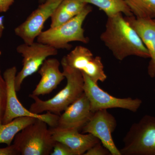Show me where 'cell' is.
Returning <instances> with one entry per match:
<instances>
[{"label": "cell", "instance_id": "cell-25", "mask_svg": "<svg viewBox=\"0 0 155 155\" xmlns=\"http://www.w3.org/2000/svg\"><path fill=\"white\" fill-rule=\"evenodd\" d=\"M4 28L5 27H4V22H3V17H0V38L2 35Z\"/></svg>", "mask_w": 155, "mask_h": 155}, {"label": "cell", "instance_id": "cell-14", "mask_svg": "<svg viewBox=\"0 0 155 155\" xmlns=\"http://www.w3.org/2000/svg\"><path fill=\"white\" fill-rule=\"evenodd\" d=\"M61 63L56 58L45 60L38 69L41 78L31 94L39 96L51 93L65 79L60 69Z\"/></svg>", "mask_w": 155, "mask_h": 155}, {"label": "cell", "instance_id": "cell-10", "mask_svg": "<svg viewBox=\"0 0 155 155\" xmlns=\"http://www.w3.org/2000/svg\"><path fill=\"white\" fill-rule=\"evenodd\" d=\"M117 126V122L107 110H101L94 113L89 121L82 129L83 134H91L97 137L110 152L111 155H121L112 137V133Z\"/></svg>", "mask_w": 155, "mask_h": 155}, {"label": "cell", "instance_id": "cell-23", "mask_svg": "<svg viewBox=\"0 0 155 155\" xmlns=\"http://www.w3.org/2000/svg\"><path fill=\"white\" fill-rule=\"evenodd\" d=\"M19 152L14 144L0 148V155H18Z\"/></svg>", "mask_w": 155, "mask_h": 155}, {"label": "cell", "instance_id": "cell-9", "mask_svg": "<svg viewBox=\"0 0 155 155\" xmlns=\"http://www.w3.org/2000/svg\"><path fill=\"white\" fill-rule=\"evenodd\" d=\"M63 0H46L33 11L26 20L14 29L17 36L31 45L42 31L45 22L51 18Z\"/></svg>", "mask_w": 155, "mask_h": 155}, {"label": "cell", "instance_id": "cell-18", "mask_svg": "<svg viewBox=\"0 0 155 155\" xmlns=\"http://www.w3.org/2000/svg\"><path fill=\"white\" fill-rule=\"evenodd\" d=\"M87 4L96 6L104 11L107 17L122 13L126 17L133 16L124 0H81Z\"/></svg>", "mask_w": 155, "mask_h": 155}, {"label": "cell", "instance_id": "cell-22", "mask_svg": "<svg viewBox=\"0 0 155 155\" xmlns=\"http://www.w3.org/2000/svg\"><path fill=\"white\" fill-rule=\"evenodd\" d=\"M110 153L105 147L101 142L97 143L89 149L84 155H110Z\"/></svg>", "mask_w": 155, "mask_h": 155}, {"label": "cell", "instance_id": "cell-5", "mask_svg": "<svg viewBox=\"0 0 155 155\" xmlns=\"http://www.w3.org/2000/svg\"><path fill=\"white\" fill-rule=\"evenodd\" d=\"M123 143L121 155H155V116L145 115L132 124Z\"/></svg>", "mask_w": 155, "mask_h": 155}, {"label": "cell", "instance_id": "cell-19", "mask_svg": "<svg viewBox=\"0 0 155 155\" xmlns=\"http://www.w3.org/2000/svg\"><path fill=\"white\" fill-rule=\"evenodd\" d=\"M133 16L137 18H155V0H124Z\"/></svg>", "mask_w": 155, "mask_h": 155}, {"label": "cell", "instance_id": "cell-1", "mask_svg": "<svg viewBox=\"0 0 155 155\" xmlns=\"http://www.w3.org/2000/svg\"><path fill=\"white\" fill-rule=\"evenodd\" d=\"M122 13L107 17L105 29L100 38L113 55L122 61L129 56L150 58L144 43Z\"/></svg>", "mask_w": 155, "mask_h": 155}, {"label": "cell", "instance_id": "cell-24", "mask_svg": "<svg viewBox=\"0 0 155 155\" xmlns=\"http://www.w3.org/2000/svg\"><path fill=\"white\" fill-rule=\"evenodd\" d=\"M15 0H0V13H5L8 11Z\"/></svg>", "mask_w": 155, "mask_h": 155}, {"label": "cell", "instance_id": "cell-16", "mask_svg": "<svg viewBox=\"0 0 155 155\" xmlns=\"http://www.w3.org/2000/svg\"><path fill=\"white\" fill-rule=\"evenodd\" d=\"M87 5L81 0H63L51 17V28L57 27L74 18Z\"/></svg>", "mask_w": 155, "mask_h": 155}, {"label": "cell", "instance_id": "cell-8", "mask_svg": "<svg viewBox=\"0 0 155 155\" xmlns=\"http://www.w3.org/2000/svg\"><path fill=\"white\" fill-rule=\"evenodd\" d=\"M17 51L23 58L22 69L15 78L17 92L20 91L25 78L38 71L48 57L58 54V50L55 48L38 42H34L31 45L24 43L17 47Z\"/></svg>", "mask_w": 155, "mask_h": 155}, {"label": "cell", "instance_id": "cell-13", "mask_svg": "<svg viewBox=\"0 0 155 155\" xmlns=\"http://www.w3.org/2000/svg\"><path fill=\"white\" fill-rule=\"evenodd\" d=\"M50 129L55 141L66 145L75 155H84L87 150L100 142L92 134L80 133L77 129L58 127H51Z\"/></svg>", "mask_w": 155, "mask_h": 155}, {"label": "cell", "instance_id": "cell-6", "mask_svg": "<svg viewBox=\"0 0 155 155\" xmlns=\"http://www.w3.org/2000/svg\"><path fill=\"white\" fill-rule=\"evenodd\" d=\"M17 67L14 66L6 69L3 74L7 86V100L5 111L3 117L2 124L11 122L18 117H31L43 120L50 127H56L59 115L50 112L45 114H35L27 110L20 103L15 88V78Z\"/></svg>", "mask_w": 155, "mask_h": 155}, {"label": "cell", "instance_id": "cell-27", "mask_svg": "<svg viewBox=\"0 0 155 155\" xmlns=\"http://www.w3.org/2000/svg\"><path fill=\"white\" fill-rule=\"evenodd\" d=\"M153 20L155 22V18H154V19H153Z\"/></svg>", "mask_w": 155, "mask_h": 155}, {"label": "cell", "instance_id": "cell-4", "mask_svg": "<svg viewBox=\"0 0 155 155\" xmlns=\"http://www.w3.org/2000/svg\"><path fill=\"white\" fill-rule=\"evenodd\" d=\"M48 126L43 120L38 119L17 134L13 144L19 155H51L56 141Z\"/></svg>", "mask_w": 155, "mask_h": 155}, {"label": "cell", "instance_id": "cell-20", "mask_svg": "<svg viewBox=\"0 0 155 155\" xmlns=\"http://www.w3.org/2000/svg\"><path fill=\"white\" fill-rule=\"evenodd\" d=\"M2 52L0 51V57ZM7 100V86L5 79L2 76L0 67V125L2 124V121L6 106Z\"/></svg>", "mask_w": 155, "mask_h": 155}, {"label": "cell", "instance_id": "cell-7", "mask_svg": "<svg viewBox=\"0 0 155 155\" xmlns=\"http://www.w3.org/2000/svg\"><path fill=\"white\" fill-rule=\"evenodd\" d=\"M84 80V92L89 101L91 111L94 113L101 110L121 108L136 113L140 107L142 101L140 99L131 97H116L100 88L84 73H82Z\"/></svg>", "mask_w": 155, "mask_h": 155}, {"label": "cell", "instance_id": "cell-26", "mask_svg": "<svg viewBox=\"0 0 155 155\" xmlns=\"http://www.w3.org/2000/svg\"><path fill=\"white\" fill-rule=\"evenodd\" d=\"M45 1H46V0H39V2H40L41 4V3L44 2Z\"/></svg>", "mask_w": 155, "mask_h": 155}, {"label": "cell", "instance_id": "cell-15", "mask_svg": "<svg viewBox=\"0 0 155 155\" xmlns=\"http://www.w3.org/2000/svg\"><path fill=\"white\" fill-rule=\"evenodd\" d=\"M125 19L136 31L150 54V60L147 72L151 78H155V22L153 19H143L134 16L125 17Z\"/></svg>", "mask_w": 155, "mask_h": 155}, {"label": "cell", "instance_id": "cell-3", "mask_svg": "<svg viewBox=\"0 0 155 155\" xmlns=\"http://www.w3.org/2000/svg\"><path fill=\"white\" fill-rule=\"evenodd\" d=\"M92 11L91 7L87 4L80 14L69 21L42 31L37 38V41L49 45L58 50L70 49L72 46L69 43L72 41L87 43L89 39L84 35L82 25Z\"/></svg>", "mask_w": 155, "mask_h": 155}, {"label": "cell", "instance_id": "cell-12", "mask_svg": "<svg viewBox=\"0 0 155 155\" xmlns=\"http://www.w3.org/2000/svg\"><path fill=\"white\" fill-rule=\"evenodd\" d=\"M59 116L56 127L81 130L89 121L94 113L84 92Z\"/></svg>", "mask_w": 155, "mask_h": 155}, {"label": "cell", "instance_id": "cell-11", "mask_svg": "<svg viewBox=\"0 0 155 155\" xmlns=\"http://www.w3.org/2000/svg\"><path fill=\"white\" fill-rule=\"evenodd\" d=\"M64 57L70 67L86 74L95 83L107 79L101 58L94 57L87 48L78 46Z\"/></svg>", "mask_w": 155, "mask_h": 155}, {"label": "cell", "instance_id": "cell-28", "mask_svg": "<svg viewBox=\"0 0 155 155\" xmlns=\"http://www.w3.org/2000/svg\"></svg>", "mask_w": 155, "mask_h": 155}, {"label": "cell", "instance_id": "cell-17", "mask_svg": "<svg viewBox=\"0 0 155 155\" xmlns=\"http://www.w3.org/2000/svg\"><path fill=\"white\" fill-rule=\"evenodd\" d=\"M37 119L27 116L18 117L9 123L0 125V143L11 145L17 134L26 126L35 122Z\"/></svg>", "mask_w": 155, "mask_h": 155}, {"label": "cell", "instance_id": "cell-2", "mask_svg": "<svg viewBox=\"0 0 155 155\" xmlns=\"http://www.w3.org/2000/svg\"><path fill=\"white\" fill-rule=\"evenodd\" d=\"M61 64L63 73L67 80V85L55 96L47 101H43L38 96L29 95L34 101L29 108L31 112L38 114L50 112L60 116L83 93L84 80L82 72L68 65L64 57L61 60Z\"/></svg>", "mask_w": 155, "mask_h": 155}, {"label": "cell", "instance_id": "cell-21", "mask_svg": "<svg viewBox=\"0 0 155 155\" xmlns=\"http://www.w3.org/2000/svg\"><path fill=\"white\" fill-rule=\"evenodd\" d=\"M51 155H75L71 149L66 145L59 141H56L54 144L52 152Z\"/></svg>", "mask_w": 155, "mask_h": 155}]
</instances>
